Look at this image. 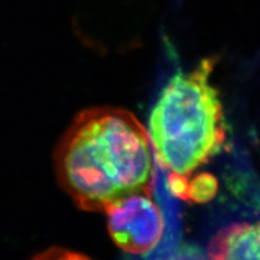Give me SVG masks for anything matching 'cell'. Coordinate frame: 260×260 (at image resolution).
Instances as JSON below:
<instances>
[{"label": "cell", "instance_id": "obj_1", "mask_svg": "<svg viewBox=\"0 0 260 260\" xmlns=\"http://www.w3.org/2000/svg\"><path fill=\"white\" fill-rule=\"evenodd\" d=\"M54 169L62 189L86 211L105 213L129 195L153 193L148 130L123 109L80 112L56 146Z\"/></svg>", "mask_w": 260, "mask_h": 260}, {"label": "cell", "instance_id": "obj_3", "mask_svg": "<svg viewBox=\"0 0 260 260\" xmlns=\"http://www.w3.org/2000/svg\"><path fill=\"white\" fill-rule=\"evenodd\" d=\"M105 214L113 242L127 254H149L164 237V215L153 200L152 193L129 195L114 204Z\"/></svg>", "mask_w": 260, "mask_h": 260}, {"label": "cell", "instance_id": "obj_2", "mask_svg": "<svg viewBox=\"0 0 260 260\" xmlns=\"http://www.w3.org/2000/svg\"><path fill=\"white\" fill-rule=\"evenodd\" d=\"M216 59L177 73L162 87L150 112L148 135L157 161L169 173L190 177L226 140L223 104L211 83Z\"/></svg>", "mask_w": 260, "mask_h": 260}, {"label": "cell", "instance_id": "obj_5", "mask_svg": "<svg viewBox=\"0 0 260 260\" xmlns=\"http://www.w3.org/2000/svg\"><path fill=\"white\" fill-rule=\"evenodd\" d=\"M218 191L217 178L207 173L191 175L188 177V191L185 201L206 203L214 200Z\"/></svg>", "mask_w": 260, "mask_h": 260}, {"label": "cell", "instance_id": "obj_4", "mask_svg": "<svg viewBox=\"0 0 260 260\" xmlns=\"http://www.w3.org/2000/svg\"><path fill=\"white\" fill-rule=\"evenodd\" d=\"M210 259H260V220L228 224L210 239Z\"/></svg>", "mask_w": 260, "mask_h": 260}]
</instances>
